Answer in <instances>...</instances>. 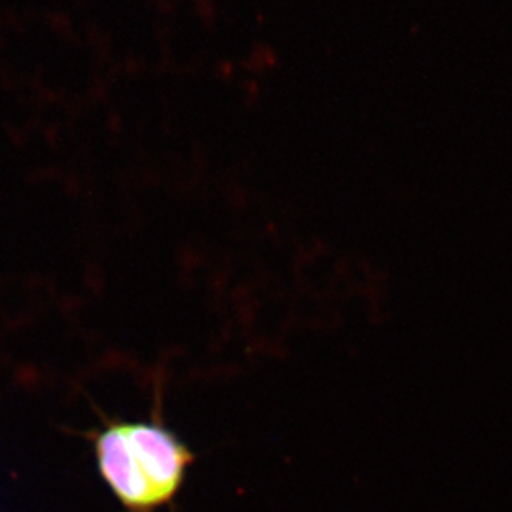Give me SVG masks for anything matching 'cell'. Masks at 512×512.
I'll return each instance as SVG.
<instances>
[{
  "label": "cell",
  "mask_w": 512,
  "mask_h": 512,
  "mask_svg": "<svg viewBox=\"0 0 512 512\" xmlns=\"http://www.w3.org/2000/svg\"><path fill=\"white\" fill-rule=\"evenodd\" d=\"M89 439L100 478L125 512L172 508L197 461L158 411L138 421L102 416V428L92 429Z\"/></svg>",
  "instance_id": "6da1fadb"
}]
</instances>
